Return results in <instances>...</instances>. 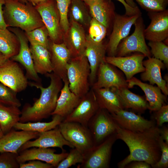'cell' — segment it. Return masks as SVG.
Segmentation results:
<instances>
[{
    "instance_id": "1",
    "label": "cell",
    "mask_w": 168,
    "mask_h": 168,
    "mask_svg": "<svg viewBox=\"0 0 168 168\" xmlns=\"http://www.w3.org/2000/svg\"><path fill=\"white\" fill-rule=\"evenodd\" d=\"M117 139L124 141L128 146L130 154L118 163L119 168H124L135 161L146 162L152 167L160 159L161 137L159 127L155 125L142 132H133L125 129L116 123Z\"/></svg>"
},
{
    "instance_id": "2",
    "label": "cell",
    "mask_w": 168,
    "mask_h": 168,
    "mask_svg": "<svg viewBox=\"0 0 168 168\" xmlns=\"http://www.w3.org/2000/svg\"><path fill=\"white\" fill-rule=\"evenodd\" d=\"M50 79V83L47 87L42 84L29 82L28 85L40 90L39 98L36 99L32 105L26 104L21 110L19 122H38L49 117L54 110L58 94L63 86V81L53 72L46 74Z\"/></svg>"
},
{
    "instance_id": "3",
    "label": "cell",
    "mask_w": 168,
    "mask_h": 168,
    "mask_svg": "<svg viewBox=\"0 0 168 168\" xmlns=\"http://www.w3.org/2000/svg\"><path fill=\"white\" fill-rule=\"evenodd\" d=\"M4 5L3 16L8 26L27 32L44 26L35 8L19 0H5Z\"/></svg>"
},
{
    "instance_id": "4",
    "label": "cell",
    "mask_w": 168,
    "mask_h": 168,
    "mask_svg": "<svg viewBox=\"0 0 168 168\" xmlns=\"http://www.w3.org/2000/svg\"><path fill=\"white\" fill-rule=\"evenodd\" d=\"M90 66L84 55L72 58L67 67V74L70 90L82 98L90 90Z\"/></svg>"
},
{
    "instance_id": "5",
    "label": "cell",
    "mask_w": 168,
    "mask_h": 168,
    "mask_svg": "<svg viewBox=\"0 0 168 168\" xmlns=\"http://www.w3.org/2000/svg\"><path fill=\"white\" fill-rule=\"evenodd\" d=\"M58 126L64 138L84 156L94 146L88 127L77 122L63 121Z\"/></svg>"
},
{
    "instance_id": "6",
    "label": "cell",
    "mask_w": 168,
    "mask_h": 168,
    "mask_svg": "<svg viewBox=\"0 0 168 168\" xmlns=\"http://www.w3.org/2000/svg\"><path fill=\"white\" fill-rule=\"evenodd\" d=\"M134 25L133 32L121 41L117 48L115 56L123 57L132 52H138L148 58L151 57V53L145 41L144 25L141 15Z\"/></svg>"
},
{
    "instance_id": "7",
    "label": "cell",
    "mask_w": 168,
    "mask_h": 168,
    "mask_svg": "<svg viewBox=\"0 0 168 168\" xmlns=\"http://www.w3.org/2000/svg\"><path fill=\"white\" fill-rule=\"evenodd\" d=\"M117 140L116 133L94 146L84 156L83 162L77 168H108L110 167L112 146Z\"/></svg>"
},
{
    "instance_id": "8",
    "label": "cell",
    "mask_w": 168,
    "mask_h": 168,
    "mask_svg": "<svg viewBox=\"0 0 168 168\" xmlns=\"http://www.w3.org/2000/svg\"><path fill=\"white\" fill-rule=\"evenodd\" d=\"M116 123L111 114L106 110L99 108L88 124L94 146L116 133Z\"/></svg>"
},
{
    "instance_id": "9",
    "label": "cell",
    "mask_w": 168,
    "mask_h": 168,
    "mask_svg": "<svg viewBox=\"0 0 168 168\" xmlns=\"http://www.w3.org/2000/svg\"><path fill=\"white\" fill-rule=\"evenodd\" d=\"M141 15V13L131 16L115 14L112 31L106 46L109 56H116L119 44L128 36L133 25Z\"/></svg>"
},
{
    "instance_id": "10",
    "label": "cell",
    "mask_w": 168,
    "mask_h": 168,
    "mask_svg": "<svg viewBox=\"0 0 168 168\" xmlns=\"http://www.w3.org/2000/svg\"><path fill=\"white\" fill-rule=\"evenodd\" d=\"M27 79L17 62L10 58L7 59L0 67V82L16 93L27 88Z\"/></svg>"
},
{
    "instance_id": "11",
    "label": "cell",
    "mask_w": 168,
    "mask_h": 168,
    "mask_svg": "<svg viewBox=\"0 0 168 168\" xmlns=\"http://www.w3.org/2000/svg\"><path fill=\"white\" fill-rule=\"evenodd\" d=\"M99 108L93 90L91 88L81 98L77 105L63 121L77 122L88 127L90 120Z\"/></svg>"
},
{
    "instance_id": "12",
    "label": "cell",
    "mask_w": 168,
    "mask_h": 168,
    "mask_svg": "<svg viewBox=\"0 0 168 168\" xmlns=\"http://www.w3.org/2000/svg\"><path fill=\"white\" fill-rule=\"evenodd\" d=\"M91 87L92 89L128 88V83L114 66L104 60L99 67L96 81Z\"/></svg>"
},
{
    "instance_id": "13",
    "label": "cell",
    "mask_w": 168,
    "mask_h": 168,
    "mask_svg": "<svg viewBox=\"0 0 168 168\" xmlns=\"http://www.w3.org/2000/svg\"><path fill=\"white\" fill-rule=\"evenodd\" d=\"M12 31L18 40L20 48L18 54L10 59L19 62L23 66L26 70V75L27 78L36 83L41 84V79L34 68L31 53L28 44V40L26 35L18 29H13Z\"/></svg>"
},
{
    "instance_id": "14",
    "label": "cell",
    "mask_w": 168,
    "mask_h": 168,
    "mask_svg": "<svg viewBox=\"0 0 168 168\" xmlns=\"http://www.w3.org/2000/svg\"><path fill=\"white\" fill-rule=\"evenodd\" d=\"M64 146L71 148H74L64 138L57 126L53 129L39 133L38 137L35 140L28 141L24 144L19 149L18 152L32 147H57L60 148L62 152H64L65 150L63 147Z\"/></svg>"
},
{
    "instance_id": "15",
    "label": "cell",
    "mask_w": 168,
    "mask_h": 168,
    "mask_svg": "<svg viewBox=\"0 0 168 168\" xmlns=\"http://www.w3.org/2000/svg\"><path fill=\"white\" fill-rule=\"evenodd\" d=\"M18 152L17 161L20 163L32 160H38L53 165L56 167L68 155L65 152L56 154V150L49 148L32 147Z\"/></svg>"
},
{
    "instance_id": "16",
    "label": "cell",
    "mask_w": 168,
    "mask_h": 168,
    "mask_svg": "<svg viewBox=\"0 0 168 168\" xmlns=\"http://www.w3.org/2000/svg\"><path fill=\"white\" fill-rule=\"evenodd\" d=\"M49 51L52 68V72L59 77L63 82L68 81L67 65L71 59V54L65 43L53 42L49 44Z\"/></svg>"
},
{
    "instance_id": "17",
    "label": "cell",
    "mask_w": 168,
    "mask_h": 168,
    "mask_svg": "<svg viewBox=\"0 0 168 168\" xmlns=\"http://www.w3.org/2000/svg\"><path fill=\"white\" fill-rule=\"evenodd\" d=\"M111 114L119 126L130 131L142 132L155 125L154 120L146 119L124 109Z\"/></svg>"
},
{
    "instance_id": "18",
    "label": "cell",
    "mask_w": 168,
    "mask_h": 168,
    "mask_svg": "<svg viewBox=\"0 0 168 168\" xmlns=\"http://www.w3.org/2000/svg\"><path fill=\"white\" fill-rule=\"evenodd\" d=\"M145 56L142 54H135L129 56L105 57L107 63L120 69L124 74L127 81L130 80L136 74L143 72L145 68L143 65Z\"/></svg>"
},
{
    "instance_id": "19",
    "label": "cell",
    "mask_w": 168,
    "mask_h": 168,
    "mask_svg": "<svg viewBox=\"0 0 168 168\" xmlns=\"http://www.w3.org/2000/svg\"><path fill=\"white\" fill-rule=\"evenodd\" d=\"M149 13L151 21L144 30L145 39L149 41H163L168 37V10Z\"/></svg>"
},
{
    "instance_id": "20",
    "label": "cell",
    "mask_w": 168,
    "mask_h": 168,
    "mask_svg": "<svg viewBox=\"0 0 168 168\" xmlns=\"http://www.w3.org/2000/svg\"><path fill=\"white\" fill-rule=\"evenodd\" d=\"M49 0L37 4L35 8L47 28L49 35L55 43L60 35L59 17L54 4Z\"/></svg>"
},
{
    "instance_id": "21",
    "label": "cell",
    "mask_w": 168,
    "mask_h": 168,
    "mask_svg": "<svg viewBox=\"0 0 168 168\" xmlns=\"http://www.w3.org/2000/svg\"><path fill=\"white\" fill-rule=\"evenodd\" d=\"M145 70L141 74V78L143 81H148L150 84H156L165 95H168V86L166 81L161 77V69L165 65L161 61L151 57L143 61Z\"/></svg>"
},
{
    "instance_id": "22",
    "label": "cell",
    "mask_w": 168,
    "mask_h": 168,
    "mask_svg": "<svg viewBox=\"0 0 168 168\" xmlns=\"http://www.w3.org/2000/svg\"><path fill=\"white\" fill-rule=\"evenodd\" d=\"M39 133L24 130L16 131L13 128L0 139V152L18 153L21 146L27 141L37 138Z\"/></svg>"
},
{
    "instance_id": "23",
    "label": "cell",
    "mask_w": 168,
    "mask_h": 168,
    "mask_svg": "<svg viewBox=\"0 0 168 168\" xmlns=\"http://www.w3.org/2000/svg\"><path fill=\"white\" fill-rule=\"evenodd\" d=\"M86 42L83 55L89 63L90 73L89 81L91 86L96 81L98 69L101 62L104 60L106 46L103 43L97 44L92 42L86 36Z\"/></svg>"
},
{
    "instance_id": "24",
    "label": "cell",
    "mask_w": 168,
    "mask_h": 168,
    "mask_svg": "<svg viewBox=\"0 0 168 168\" xmlns=\"http://www.w3.org/2000/svg\"><path fill=\"white\" fill-rule=\"evenodd\" d=\"M127 81L128 88H132L136 85L143 91L146 99L148 103V110L154 112L163 105H166L167 96L162 93L161 89L158 86L143 82L134 77Z\"/></svg>"
},
{
    "instance_id": "25",
    "label": "cell",
    "mask_w": 168,
    "mask_h": 168,
    "mask_svg": "<svg viewBox=\"0 0 168 168\" xmlns=\"http://www.w3.org/2000/svg\"><path fill=\"white\" fill-rule=\"evenodd\" d=\"M63 83L64 85L57 101L56 108L51 115L57 114L65 119L77 105L81 98L70 90L68 81Z\"/></svg>"
},
{
    "instance_id": "26",
    "label": "cell",
    "mask_w": 168,
    "mask_h": 168,
    "mask_svg": "<svg viewBox=\"0 0 168 168\" xmlns=\"http://www.w3.org/2000/svg\"><path fill=\"white\" fill-rule=\"evenodd\" d=\"M115 88L92 89L100 108L110 114L124 109Z\"/></svg>"
},
{
    "instance_id": "27",
    "label": "cell",
    "mask_w": 168,
    "mask_h": 168,
    "mask_svg": "<svg viewBox=\"0 0 168 168\" xmlns=\"http://www.w3.org/2000/svg\"><path fill=\"white\" fill-rule=\"evenodd\" d=\"M68 32V43L67 46L72 58L83 55L86 42V36L82 25L71 21Z\"/></svg>"
},
{
    "instance_id": "28",
    "label": "cell",
    "mask_w": 168,
    "mask_h": 168,
    "mask_svg": "<svg viewBox=\"0 0 168 168\" xmlns=\"http://www.w3.org/2000/svg\"><path fill=\"white\" fill-rule=\"evenodd\" d=\"M87 5L89 7L92 18L107 28L111 17L115 15L112 3L106 0H96Z\"/></svg>"
},
{
    "instance_id": "29",
    "label": "cell",
    "mask_w": 168,
    "mask_h": 168,
    "mask_svg": "<svg viewBox=\"0 0 168 168\" xmlns=\"http://www.w3.org/2000/svg\"><path fill=\"white\" fill-rule=\"evenodd\" d=\"M34 68L38 74L52 72L50 53L48 49L40 45L30 44V47Z\"/></svg>"
},
{
    "instance_id": "30",
    "label": "cell",
    "mask_w": 168,
    "mask_h": 168,
    "mask_svg": "<svg viewBox=\"0 0 168 168\" xmlns=\"http://www.w3.org/2000/svg\"><path fill=\"white\" fill-rule=\"evenodd\" d=\"M122 105L125 109H130L142 114L148 109V103L146 98L129 91L128 88L116 89Z\"/></svg>"
},
{
    "instance_id": "31",
    "label": "cell",
    "mask_w": 168,
    "mask_h": 168,
    "mask_svg": "<svg viewBox=\"0 0 168 168\" xmlns=\"http://www.w3.org/2000/svg\"><path fill=\"white\" fill-rule=\"evenodd\" d=\"M21 113L19 107L0 102V127L4 134L10 131L19 122Z\"/></svg>"
},
{
    "instance_id": "32",
    "label": "cell",
    "mask_w": 168,
    "mask_h": 168,
    "mask_svg": "<svg viewBox=\"0 0 168 168\" xmlns=\"http://www.w3.org/2000/svg\"><path fill=\"white\" fill-rule=\"evenodd\" d=\"M20 48L19 42L14 33L7 28H0V52L7 59L17 54Z\"/></svg>"
},
{
    "instance_id": "33",
    "label": "cell",
    "mask_w": 168,
    "mask_h": 168,
    "mask_svg": "<svg viewBox=\"0 0 168 168\" xmlns=\"http://www.w3.org/2000/svg\"><path fill=\"white\" fill-rule=\"evenodd\" d=\"M52 120L48 122L40 121L31 122L16 123L13 128L18 130L37 132L40 133L55 128L64 119V118L57 114L53 115Z\"/></svg>"
},
{
    "instance_id": "34",
    "label": "cell",
    "mask_w": 168,
    "mask_h": 168,
    "mask_svg": "<svg viewBox=\"0 0 168 168\" xmlns=\"http://www.w3.org/2000/svg\"><path fill=\"white\" fill-rule=\"evenodd\" d=\"M70 6L71 21L81 25H89L91 18L83 1L82 0H71Z\"/></svg>"
},
{
    "instance_id": "35",
    "label": "cell",
    "mask_w": 168,
    "mask_h": 168,
    "mask_svg": "<svg viewBox=\"0 0 168 168\" xmlns=\"http://www.w3.org/2000/svg\"><path fill=\"white\" fill-rule=\"evenodd\" d=\"M26 35L30 44L41 45L48 49V33L44 25L32 30L26 32Z\"/></svg>"
},
{
    "instance_id": "36",
    "label": "cell",
    "mask_w": 168,
    "mask_h": 168,
    "mask_svg": "<svg viewBox=\"0 0 168 168\" xmlns=\"http://www.w3.org/2000/svg\"><path fill=\"white\" fill-rule=\"evenodd\" d=\"M89 25V34L87 36L89 38L95 43H103L107 28L93 18H91Z\"/></svg>"
},
{
    "instance_id": "37",
    "label": "cell",
    "mask_w": 168,
    "mask_h": 168,
    "mask_svg": "<svg viewBox=\"0 0 168 168\" xmlns=\"http://www.w3.org/2000/svg\"><path fill=\"white\" fill-rule=\"evenodd\" d=\"M17 93L0 82V102L7 105L20 107L21 103L17 97Z\"/></svg>"
},
{
    "instance_id": "38",
    "label": "cell",
    "mask_w": 168,
    "mask_h": 168,
    "mask_svg": "<svg viewBox=\"0 0 168 168\" xmlns=\"http://www.w3.org/2000/svg\"><path fill=\"white\" fill-rule=\"evenodd\" d=\"M148 45L151 48L150 52L155 58L158 59L168 66V46L162 41H149Z\"/></svg>"
},
{
    "instance_id": "39",
    "label": "cell",
    "mask_w": 168,
    "mask_h": 168,
    "mask_svg": "<svg viewBox=\"0 0 168 168\" xmlns=\"http://www.w3.org/2000/svg\"><path fill=\"white\" fill-rule=\"evenodd\" d=\"M59 16L60 27L65 33L68 32L70 25L68 15L71 0H56Z\"/></svg>"
},
{
    "instance_id": "40",
    "label": "cell",
    "mask_w": 168,
    "mask_h": 168,
    "mask_svg": "<svg viewBox=\"0 0 168 168\" xmlns=\"http://www.w3.org/2000/svg\"><path fill=\"white\" fill-rule=\"evenodd\" d=\"M84 155L75 148H72L67 156L57 165V168H68L77 163H82Z\"/></svg>"
},
{
    "instance_id": "41",
    "label": "cell",
    "mask_w": 168,
    "mask_h": 168,
    "mask_svg": "<svg viewBox=\"0 0 168 168\" xmlns=\"http://www.w3.org/2000/svg\"><path fill=\"white\" fill-rule=\"evenodd\" d=\"M141 7L149 12L163 11L166 9L168 0H135Z\"/></svg>"
},
{
    "instance_id": "42",
    "label": "cell",
    "mask_w": 168,
    "mask_h": 168,
    "mask_svg": "<svg viewBox=\"0 0 168 168\" xmlns=\"http://www.w3.org/2000/svg\"><path fill=\"white\" fill-rule=\"evenodd\" d=\"M18 155V152H0V168H19L17 159Z\"/></svg>"
},
{
    "instance_id": "43",
    "label": "cell",
    "mask_w": 168,
    "mask_h": 168,
    "mask_svg": "<svg viewBox=\"0 0 168 168\" xmlns=\"http://www.w3.org/2000/svg\"><path fill=\"white\" fill-rule=\"evenodd\" d=\"M160 147L161 154L159 160L152 167L153 168H167L168 167V144L161 137Z\"/></svg>"
},
{
    "instance_id": "44",
    "label": "cell",
    "mask_w": 168,
    "mask_h": 168,
    "mask_svg": "<svg viewBox=\"0 0 168 168\" xmlns=\"http://www.w3.org/2000/svg\"><path fill=\"white\" fill-rule=\"evenodd\" d=\"M154 112V117L157 127H161L164 123L168 122V105H163Z\"/></svg>"
},
{
    "instance_id": "45",
    "label": "cell",
    "mask_w": 168,
    "mask_h": 168,
    "mask_svg": "<svg viewBox=\"0 0 168 168\" xmlns=\"http://www.w3.org/2000/svg\"><path fill=\"white\" fill-rule=\"evenodd\" d=\"M123 4L125 10V14L131 16L141 13L134 0H116Z\"/></svg>"
},
{
    "instance_id": "46",
    "label": "cell",
    "mask_w": 168,
    "mask_h": 168,
    "mask_svg": "<svg viewBox=\"0 0 168 168\" xmlns=\"http://www.w3.org/2000/svg\"><path fill=\"white\" fill-rule=\"evenodd\" d=\"M27 163H20L19 168H52L54 166L51 164L42 162L38 160H32Z\"/></svg>"
},
{
    "instance_id": "47",
    "label": "cell",
    "mask_w": 168,
    "mask_h": 168,
    "mask_svg": "<svg viewBox=\"0 0 168 168\" xmlns=\"http://www.w3.org/2000/svg\"><path fill=\"white\" fill-rule=\"evenodd\" d=\"M151 166L148 163L142 161H132L127 165L124 168H150Z\"/></svg>"
},
{
    "instance_id": "48",
    "label": "cell",
    "mask_w": 168,
    "mask_h": 168,
    "mask_svg": "<svg viewBox=\"0 0 168 168\" xmlns=\"http://www.w3.org/2000/svg\"><path fill=\"white\" fill-rule=\"evenodd\" d=\"M5 2V0H0V28L3 29L7 28L8 26L4 20L2 9Z\"/></svg>"
},
{
    "instance_id": "49",
    "label": "cell",
    "mask_w": 168,
    "mask_h": 168,
    "mask_svg": "<svg viewBox=\"0 0 168 168\" xmlns=\"http://www.w3.org/2000/svg\"><path fill=\"white\" fill-rule=\"evenodd\" d=\"M161 137L166 143L168 144V128L164 126L160 128Z\"/></svg>"
},
{
    "instance_id": "50",
    "label": "cell",
    "mask_w": 168,
    "mask_h": 168,
    "mask_svg": "<svg viewBox=\"0 0 168 168\" xmlns=\"http://www.w3.org/2000/svg\"><path fill=\"white\" fill-rule=\"evenodd\" d=\"M48 0H27V1H28L30 2L34 6H36V5L40 3Z\"/></svg>"
},
{
    "instance_id": "51",
    "label": "cell",
    "mask_w": 168,
    "mask_h": 168,
    "mask_svg": "<svg viewBox=\"0 0 168 168\" xmlns=\"http://www.w3.org/2000/svg\"><path fill=\"white\" fill-rule=\"evenodd\" d=\"M7 59L4 55L0 52V67Z\"/></svg>"
},
{
    "instance_id": "52",
    "label": "cell",
    "mask_w": 168,
    "mask_h": 168,
    "mask_svg": "<svg viewBox=\"0 0 168 168\" xmlns=\"http://www.w3.org/2000/svg\"><path fill=\"white\" fill-rule=\"evenodd\" d=\"M85 2L86 4L90 2H93L96 0H82Z\"/></svg>"
},
{
    "instance_id": "53",
    "label": "cell",
    "mask_w": 168,
    "mask_h": 168,
    "mask_svg": "<svg viewBox=\"0 0 168 168\" xmlns=\"http://www.w3.org/2000/svg\"><path fill=\"white\" fill-rule=\"evenodd\" d=\"M4 135V134L0 127V139L3 137Z\"/></svg>"
},
{
    "instance_id": "54",
    "label": "cell",
    "mask_w": 168,
    "mask_h": 168,
    "mask_svg": "<svg viewBox=\"0 0 168 168\" xmlns=\"http://www.w3.org/2000/svg\"><path fill=\"white\" fill-rule=\"evenodd\" d=\"M20 2H27V0H19Z\"/></svg>"
}]
</instances>
